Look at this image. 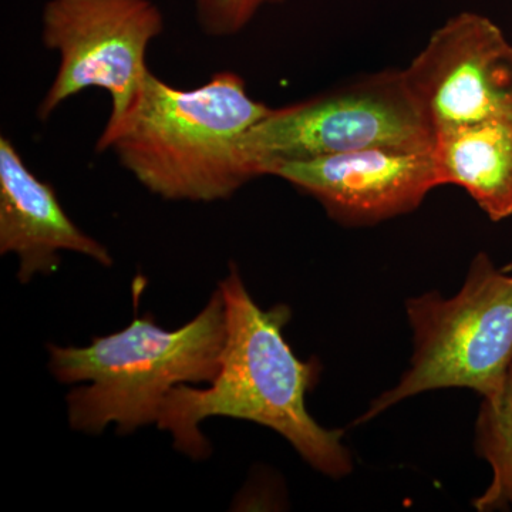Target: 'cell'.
<instances>
[{
  "label": "cell",
  "instance_id": "11",
  "mask_svg": "<svg viewBox=\"0 0 512 512\" xmlns=\"http://www.w3.org/2000/svg\"><path fill=\"white\" fill-rule=\"evenodd\" d=\"M476 451L490 464L493 480L474 507L481 512L512 508V365L501 389L481 404Z\"/></svg>",
  "mask_w": 512,
  "mask_h": 512
},
{
  "label": "cell",
  "instance_id": "10",
  "mask_svg": "<svg viewBox=\"0 0 512 512\" xmlns=\"http://www.w3.org/2000/svg\"><path fill=\"white\" fill-rule=\"evenodd\" d=\"M441 185H457L491 221L512 217V113L446 128L433 147Z\"/></svg>",
  "mask_w": 512,
  "mask_h": 512
},
{
  "label": "cell",
  "instance_id": "9",
  "mask_svg": "<svg viewBox=\"0 0 512 512\" xmlns=\"http://www.w3.org/2000/svg\"><path fill=\"white\" fill-rule=\"evenodd\" d=\"M63 251L113 265L109 249L70 220L52 185L26 167L8 137H0V254L18 256V279L28 284L37 274L55 272Z\"/></svg>",
  "mask_w": 512,
  "mask_h": 512
},
{
  "label": "cell",
  "instance_id": "12",
  "mask_svg": "<svg viewBox=\"0 0 512 512\" xmlns=\"http://www.w3.org/2000/svg\"><path fill=\"white\" fill-rule=\"evenodd\" d=\"M286 0H195L200 28L212 37L237 35L247 28L259 10Z\"/></svg>",
  "mask_w": 512,
  "mask_h": 512
},
{
  "label": "cell",
  "instance_id": "6",
  "mask_svg": "<svg viewBox=\"0 0 512 512\" xmlns=\"http://www.w3.org/2000/svg\"><path fill=\"white\" fill-rule=\"evenodd\" d=\"M42 40L59 67L37 107L45 121L70 97L99 87L111 96L106 127L116 126L136 103L148 73V46L164 30L151 0H49Z\"/></svg>",
  "mask_w": 512,
  "mask_h": 512
},
{
  "label": "cell",
  "instance_id": "7",
  "mask_svg": "<svg viewBox=\"0 0 512 512\" xmlns=\"http://www.w3.org/2000/svg\"><path fill=\"white\" fill-rule=\"evenodd\" d=\"M402 73L436 133L512 113V45L480 13L448 19Z\"/></svg>",
  "mask_w": 512,
  "mask_h": 512
},
{
  "label": "cell",
  "instance_id": "2",
  "mask_svg": "<svg viewBox=\"0 0 512 512\" xmlns=\"http://www.w3.org/2000/svg\"><path fill=\"white\" fill-rule=\"evenodd\" d=\"M271 110L249 96L237 73L220 72L183 90L150 72L124 119L104 127L96 151H113L138 183L164 200H227L254 180L239 143Z\"/></svg>",
  "mask_w": 512,
  "mask_h": 512
},
{
  "label": "cell",
  "instance_id": "8",
  "mask_svg": "<svg viewBox=\"0 0 512 512\" xmlns=\"http://www.w3.org/2000/svg\"><path fill=\"white\" fill-rule=\"evenodd\" d=\"M269 175L312 195L333 220L346 225L376 224L407 214L441 185L433 148H366L279 164Z\"/></svg>",
  "mask_w": 512,
  "mask_h": 512
},
{
  "label": "cell",
  "instance_id": "3",
  "mask_svg": "<svg viewBox=\"0 0 512 512\" xmlns=\"http://www.w3.org/2000/svg\"><path fill=\"white\" fill-rule=\"evenodd\" d=\"M225 338V303L218 288L183 328H160L148 313L83 348L50 345L49 369L60 383H86L67 396L72 429L99 434L116 424L127 434L157 424L175 387L214 382Z\"/></svg>",
  "mask_w": 512,
  "mask_h": 512
},
{
  "label": "cell",
  "instance_id": "1",
  "mask_svg": "<svg viewBox=\"0 0 512 512\" xmlns=\"http://www.w3.org/2000/svg\"><path fill=\"white\" fill-rule=\"evenodd\" d=\"M227 338L220 372L208 389L188 384L168 394L158 429L173 436L174 447L202 460L211 446L200 424L210 417L254 421L281 434L313 468L333 478L348 476L352 458L342 444V430H326L306 409V394L319 379L318 360L302 362L284 338L291 309L259 308L237 265L220 282Z\"/></svg>",
  "mask_w": 512,
  "mask_h": 512
},
{
  "label": "cell",
  "instance_id": "4",
  "mask_svg": "<svg viewBox=\"0 0 512 512\" xmlns=\"http://www.w3.org/2000/svg\"><path fill=\"white\" fill-rule=\"evenodd\" d=\"M414 333L410 369L356 423L372 420L404 399L446 387L494 396L512 365V275L481 252L451 299L427 292L406 303Z\"/></svg>",
  "mask_w": 512,
  "mask_h": 512
},
{
  "label": "cell",
  "instance_id": "5",
  "mask_svg": "<svg viewBox=\"0 0 512 512\" xmlns=\"http://www.w3.org/2000/svg\"><path fill=\"white\" fill-rule=\"evenodd\" d=\"M436 130L404 82L402 70L362 77L322 96L272 109L239 143L252 178L276 165L373 147L429 150Z\"/></svg>",
  "mask_w": 512,
  "mask_h": 512
}]
</instances>
